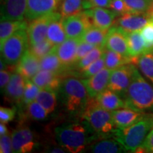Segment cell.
Here are the masks:
<instances>
[{
    "instance_id": "1",
    "label": "cell",
    "mask_w": 153,
    "mask_h": 153,
    "mask_svg": "<svg viewBox=\"0 0 153 153\" xmlns=\"http://www.w3.org/2000/svg\"><path fill=\"white\" fill-rule=\"evenodd\" d=\"M54 133L61 148L72 153L84 151L98 136L85 120L62 124L55 128Z\"/></svg>"
},
{
    "instance_id": "2",
    "label": "cell",
    "mask_w": 153,
    "mask_h": 153,
    "mask_svg": "<svg viewBox=\"0 0 153 153\" xmlns=\"http://www.w3.org/2000/svg\"><path fill=\"white\" fill-rule=\"evenodd\" d=\"M123 99L127 108L153 114V85L143 77L134 63L131 85Z\"/></svg>"
},
{
    "instance_id": "3",
    "label": "cell",
    "mask_w": 153,
    "mask_h": 153,
    "mask_svg": "<svg viewBox=\"0 0 153 153\" xmlns=\"http://www.w3.org/2000/svg\"><path fill=\"white\" fill-rule=\"evenodd\" d=\"M152 128L153 114H146L138 121L128 127L116 129L112 137L123 145L127 152H135Z\"/></svg>"
},
{
    "instance_id": "4",
    "label": "cell",
    "mask_w": 153,
    "mask_h": 153,
    "mask_svg": "<svg viewBox=\"0 0 153 153\" xmlns=\"http://www.w3.org/2000/svg\"><path fill=\"white\" fill-rule=\"evenodd\" d=\"M59 91L63 106L71 114L83 111L89 101V96L83 81L74 76L62 79Z\"/></svg>"
},
{
    "instance_id": "5",
    "label": "cell",
    "mask_w": 153,
    "mask_h": 153,
    "mask_svg": "<svg viewBox=\"0 0 153 153\" xmlns=\"http://www.w3.org/2000/svg\"><path fill=\"white\" fill-rule=\"evenodd\" d=\"M82 118L99 137H112L117 129L113 120L112 112L99 106L94 98L89 99L82 111Z\"/></svg>"
},
{
    "instance_id": "6",
    "label": "cell",
    "mask_w": 153,
    "mask_h": 153,
    "mask_svg": "<svg viewBox=\"0 0 153 153\" xmlns=\"http://www.w3.org/2000/svg\"><path fill=\"white\" fill-rule=\"evenodd\" d=\"M27 28L16 31L1 45V57L7 65L16 66L28 49Z\"/></svg>"
},
{
    "instance_id": "7",
    "label": "cell",
    "mask_w": 153,
    "mask_h": 153,
    "mask_svg": "<svg viewBox=\"0 0 153 153\" xmlns=\"http://www.w3.org/2000/svg\"><path fill=\"white\" fill-rule=\"evenodd\" d=\"M62 25L68 38L80 39L88 28L94 26L87 11L62 19Z\"/></svg>"
},
{
    "instance_id": "8",
    "label": "cell",
    "mask_w": 153,
    "mask_h": 153,
    "mask_svg": "<svg viewBox=\"0 0 153 153\" xmlns=\"http://www.w3.org/2000/svg\"><path fill=\"white\" fill-rule=\"evenodd\" d=\"M133 63L125 65L112 70L107 88L118 93L123 98L131 85Z\"/></svg>"
},
{
    "instance_id": "9",
    "label": "cell",
    "mask_w": 153,
    "mask_h": 153,
    "mask_svg": "<svg viewBox=\"0 0 153 153\" xmlns=\"http://www.w3.org/2000/svg\"><path fill=\"white\" fill-rule=\"evenodd\" d=\"M60 2L59 0H27L25 19L31 22L54 13L59 8Z\"/></svg>"
},
{
    "instance_id": "10",
    "label": "cell",
    "mask_w": 153,
    "mask_h": 153,
    "mask_svg": "<svg viewBox=\"0 0 153 153\" xmlns=\"http://www.w3.org/2000/svg\"><path fill=\"white\" fill-rule=\"evenodd\" d=\"M151 20L147 13L128 12L116 19L114 26L126 33L139 31Z\"/></svg>"
},
{
    "instance_id": "11",
    "label": "cell",
    "mask_w": 153,
    "mask_h": 153,
    "mask_svg": "<svg viewBox=\"0 0 153 153\" xmlns=\"http://www.w3.org/2000/svg\"><path fill=\"white\" fill-rule=\"evenodd\" d=\"M13 152H30L36 146L33 133L28 127L17 128L11 134Z\"/></svg>"
},
{
    "instance_id": "12",
    "label": "cell",
    "mask_w": 153,
    "mask_h": 153,
    "mask_svg": "<svg viewBox=\"0 0 153 153\" xmlns=\"http://www.w3.org/2000/svg\"><path fill=\"white\" fill-rule=\"evenodd\" d=\"M57 11L40 18L34 19L28 24L27 33L29 45L39 43L47 38V31L49 24L53 20Z\"/></svg>"
},
{
    "instance_id": "13",
    "label": "cell",
    "mask_w": 153,
    "mask_h": 153,
    "mask_svg": "<svg viewBox=\"0 0 153 153\" xmlns=\"http://www.w3.org/2000/svg\"><path fill=\"white\" fill-rule=\"evenodd\" d=\"M126 33L116 26L111 28L108 30L105 41L106 48L117 52L124 56L131 57L129 54Z\"/></svg>"
},
{
    "instance_id": "14",
    "label": "cell",
    "mask_w": 153,
    "mask_h": 153,
    "mask_svg": "<svg viewBox=\"0 0 153 153\" xmlns=\"http://www.w3.org/2000/svg\"><path fill=\"white\" fill-rule=\"evenodd\" d=\"M111 70L104 68L93 76L83 79L89 98H95L104 89H106L108 85L110 74Z\"/></svg>"
},
{
    "instance_id": "15",
    "label": "cell",
    "mask_w": 153,
    "mask_h": 153,
    "mask_svg": "<svg viewBox=\"0 0 153 153\" xmlns=\"http://www.w3.org/2000/svg\"><path fill=\"white\" fill-rule=\"evenodd\" d=\"M27 0H1V20H24Z\"/></svg>"
},
{
    "instance_id": "16",
    "label": "cell",
    "mask_w": 153,
    "mask_h": 153,
    "mask_svg": "<svg viewBox=\"0 0 153 153\" xmlns=\"http://www.w3.org/2000/svg\"><path fill=\"white\" fill-rule=\"evenodd\" d=\"M80 39L68 38L60 45L54 46L53 51L66 68L75 65L76 51Z\"/></svg>"
},
{
    "instance_id": "17",
    "label": "cell",
    "mask_w": 153,
    "mask_h": 153,
    "mask_svg": "<svg viewBox=\"0 0 153 153\" xmlns=\"http://www.w3.org/2000/svg\"><path fill=\"white\" fill-rule=\"evenodd\" d=\"M40 70L41 60L28 49L16 65V72L24 76L26 79H32Z\"/></svg>"
},
{
    "instance_id": "18",
    "label": "cell",
    "mask_w": 153,
    "mask_h": 153,
    "mask_svg": "<svg viewBox=\"0 0 153 153\" xmlns=\"http://www.w3.org/2000/svg\"><path fill=\"white\" fill-rule=\"evenodd\" d=\"M26 79L16 72L12 74L11 79L4 90L6 99L11 103L22 102L24 97Z\"/></svg>"
},
{
    "instance_id": "19",
    "label": "cell",
    "mask_w": 153,
    "mask_h": 153,
    "mask_svg": "<svg viewBox=\"0 0 153 153\" xmlns=\"http://www.w3.org/2000/svg\"><path fill=\"white\" fill-rule=\"evenodd\" d=\"M86 11L91 16L94 26L103 29H110L118 16L112 10L104 7H94Z\"/></svg>"
},
{
    "instance_id": "20",
    "label": "cell",
    "mask_w": 153,
    "mask_h": 153,
    "mask_svg": "<svg viewBox=\"0 0 153 153\" xmlns=\"http://www.w3.org/2000/svg\"><path fill=\"white\" fill-rule=\"evenodd\" d=\"M111 112L113 120L117 128L128 127L138 121L146 114L127 107L116 109Z\"/></svg>"
},
{
    "instance_id": "21",
    "label": "cell",
    "mask_w": 153,
    "mask_h": 153,
    "mask_svg": "<svg viewBox=\"0 0 153 153\" xmlns=\"http://www.w3.org/2000/svg\"><path fill=\"white\" fill-rule=\"evenodd\" d=\"M95 100L99 106L110 111L126 107V101L123 97L108 88L95 97Z\"/></svg>"
},
{
    "instance_id": "22",
    "label": "cell",
    "mask_w": 153,
    "mask_h": 153,
    "mask_svg": "<svg viewBox=\"0 0 153 153\" xmlns=\"http://www.w3.org/2000/svg\"><path fill=\"white\" fill-rule=\"evenodd\" d=\"M31 80L41 89H50L55 91L60 89L62 82L60 74L45 70H40Z\"/></svg>"
},
{
    "instance_id": "23",
    "label": "cell",
    "mask_w": 153,
    "mask_h": 153,
    "mask_svg": "<svg viewBox=\"0 0 153 153\" xmlns=\"http://www.w3.org/2000/svg\"><path fill=\"white\" fill-rule=\"evenodd\" d=\"M63 17L60 12H57L54 18L50 23L47 31V39L54 45H60L68 39L65 30L62 25Z\"/></svg>"
},
{
    "instance_id": "24",
    "label": "cell",
    "mask_w": 153,
    "mask_h": 153,
    "mask_svg": "<svg viewBox=\"0 0 153 153\" xmlns=\"http://www.w3.org/2000/svg\"><path fill=\"white\" fill-rule=\"evenodd\" d=\"M91 152L94 153H118L127 152L123 145L116 139L107 138L93 143L90 146Z\"/></svg>"
},
{
    "instance_id": "25",
    "label": "cell",
    "mask_w": 153,
    "mask_h": 153,
    "mask_svg": "<svg viewBox=\"0 0 153 153\" xmlns=\"http://www.w3.org/2000/svg\"><path fill=\"white\" fill-rule=\"evenodd\" d=\"M28 26L27 22L25 20H1L0 45L16 31L22 28H27Z\"/></svg>"
},
{
    "instance_id": "26",
    "label": "cell",
    "mask_w": 153,
    "mask_h": 153,
    "mask_svg": "<svg viewBox=\"0 0 153 153\" xmlns=\"http://www.w3.org/2000/svg\"><path fill=\"white\" fill-rule=\"evenodd\" d=\"M135 58L124 56L117 52H115L111 50L106 48L104 53L105 66L110 70H114L115 69L125 65L134 63Z\"/></svg>"
},
{
    "instance_id": "27",
    "label": "cell",
    "mask_w": 153,
    "mask_h": 153,
    "mask_svg": "<svg viewBox=\"0 0 153 153\" xmlns=\"http://www.w3.org/2000/svg\"><path fill=\"white\" fill-rule=\"evenodd\" d=\"M128 45L130 56L137 58L145 53L144 41L141 35L140 30L126 33Z\"/></svg>"
},
{
    "instance_id": "28",
    "label": "cell",
    "mask_w": 153,
    "mask_h": 153,
    "mask_svg": "<svg viewBox=\"0 0 153 153\" xmlns=\"http://www.w3.org/2000/svg\"><path fill=\"white\" fill-rule=\"evenodd\" d=\"M108 30L103 29V28L93 26L86 30L85 33L80 38V40L82 41L93 44L96 46L105 47V41H106Z\"/></svg>"
},
{
    "instance_id": "29",
    "label": "cell",
    "mask_w": 153,
    "mask_h": 153,
    "mask_svg": "<svg viewBox=\"0 0 153 153\" xmlns=\"http://www.w3.org/2000/svg\"><path fill=\"white\" fill-rule=\"evenodd\" d=\"M48 114L53 112L57 106L56 91L50 89H41L36 98Z\"/></svg>"
},
{
    "instance_id": "30",
    "label": "cell",
    "mask_w": 153,
    "mask_h": 153,
    "mask_svg": "<svg viewBox=\"0 0 153 153\" xmlns=\"http://www.w3.org/2000/svg\"><path fill=\"white\" fill-rule=\"evenodd\" d=\"M66 68L53 49L51 53L41 60V70H48L61 74L66 70Z\"/></svg>"
},
{
    "instance_id": "31",
    "label": "cell",
    "mask_w": 153,
    "mask_h": 153,
    "mask_svg": "<svg viewBox=\"0 0 153 153\" xmlns=\"http://www.w3.org/2000/svg\"><path fill=\"white\" fill-rule=\"evenodd\" d=\"M134 64L153 85V53H145L135 59Z\"/></svg>"
},
{
    "instance_id": "32",
    "label": "cell",
    "mask_w": 153,
    "mask_h": 153,
    "mask_svg": "<svg viewBox=\"0 0 153 153\" xmlns=\"http://www.w3.org/2000/svg\"><path fill=\"white\" fill-rule=\"evenodd\" d=\"M85 0H62L60 7L63 18L79 14L84 8Z\"/></svg>"
},
{
    "instance_id": "33",
    "label": "cell",
    "mask_w": 153,
    "mask_h": 153,
    "mask_svg": "<svg viewBox=\"0 0 153 153\" xmlns=\"http://www.w3.org/2000/svg\"><path fill=\"white\" fill-rule=\"evenodd\" d=\"M26 111L28 117L34 120H45L49 114L48 112L36 100L26 105Z\"/></svg>"
},
{
    "instance_id": "34",
    "label": "cell",
    "mask_w": 153,
    "mask_h": 153,
    "mask_svg": "<svg viewBox=\"0 0 153 153\" xmlns=\"http://www.w3.org/2000/svg\"><path fill=\"white\" fill-rule=\"evenodd\" d=\"M104 48L105 47L104 46H97L94 48L92 51H90L87 55H85L79 62L76 63V68L79 69V71H81V70L87 68V66H89L91 63L102 57L105 53V50H106Z\"/></svg>"
},
{
    "instance_id": "35",
    "label": "cell",
    "mask_w": 153,
    "mask_h": 153,
    "mask_svg": "<svg viewBox=\"0 0 153 153\" xmlns=\"http://www.w3.org/2000/svg\"><path fill=\"white\" fill-rule=\"evenodd\" d=\"M54 46L55 45L46 38L39 43H35L33 45H29L28 49L35 56L41 60L43 57L53 51Z\"/></svg>"
},
{
    "instance_id": "36",
    "label": "cell",
    "mask_w": 153,
    "mask_h": 153,
    "mask_svg": "<svg viewBox=\"0 0 153 153\" xmlns=\"http://www.w3.org/2000/svg\"><path fill=\"white\" fill-rule=\"evenodd\" d=\"M131 12L147 13L153 5L152 0H124Z\"/></svg>"
},
{
    "instance_id": "37",
    "label": "cell",
    "mask_w": 153,
    "mask_h": 153,
    "mask_svg": "<svg viewBox=\"0 0 153 153\" xmlns=\"http://www.w3.org/2000/svg\"><path fill=\"white\" fill-rule=\"evenodd\" d=\"M145 48V53H153V21L150 20L140 30Z\"/></svg>"
},
{
    "instance_id": "38",
    "label": "cell",
    "mask_w": 153,
    "mask_h": 153,
    "mask_svg": "<svg viewBox=\"0 0 153 153\" xmlns=\"http://www.w3.org/2000/svg\"><path fill=\"white\" fill-rule=\"evenodd\" d=\"M40 89L41 88L38 87L36 84H34L31 79H26L24 97H23L22 102L26 106L28 104L36 100Z\"/></svg>"
},
{
    "instance_id": "39",
    "label": "cell",
    "mask_w": 153,
    "mask_h": 153,
    "mask_svg": "<svg viewBox=\"0 0 153 153\" xmlns=\"http://www.w3.org/2000/svg\"><path fill=\"white\" fill-rule=\"evenodd\" d=\"M105 67V60H104V54L102 57L99 58L98 60H95L94 62L91 63L89 66L84 69V70H81L82 76L85 78L90 77V76H93L94 74H97L100 70L104 68Z\"/></svg>"
},
{
    "instance_id": "40",
    "label": "cell",
    "mask_w": 153,
    "mask_h": 153,
    "mask_svg": "<svg viewBox=\"0 0 153 153\" xmlns=\"http://www.w3.org/2000/svg\"><path fill=\"white\" fill-rule=\"evenodd\" d=\"M108 8L116 13L118 16L131 12L124 0H111Z\"/></svg>"
},
{
    "instance_id": "41",
    "label": "cell",
    "mask_w": 153,
    "mask_h": 153,
    "mask_svg": "<svg viewBox=\"0 0 153 153\" xmlns=\"http://www.w3.org/2000/svg\"><path fill=\"white\" fill-rule=\"evenodd\" d=\"M95 45L89 43L87 42L82 41L80 40L79 44L78 45L77 51H76V63L83 58L85 55H87L90 51L96 48ZM75 63V64H76Z\"/></svg>"
},
{
    "instance_id": "42",
    "label": "cell",
    "mask_w": 153,
    "mask_h": 153,
    "mask_svg": "<svg viewBox=\"0 0 153 153\" xmlns=\"http://www.w3.org/2000/svg\"><path fill=\"white\" fill-rule=\"evenodd\" d=\"M13 152L12 139L9 133L1 135L0 137V152L10 153Z\"/></svg>"
},
{
    "instance_id": "43",
    "label": "cell",
    "mask_w": 153,
    "mask_h": 153,
    "mask_svg": "<svg viewBox=\"0 0 153 153\" xmlns=\"http://www.w3.org/2000/svg\"><path fill=\"white\" fill-rule=\"evenodd\" d=\"M15 114H16L15 108L1 106L0 108V121L4 123H8L9 122L14 119Z\"/></svg>"
},
{
    "instance_id": "44",
    "label": "cell",
    "mask_w": 153,
    "mask_h": 153,
    "mask_svg": "<svg viewBox=\"0 0 153 153\" xmlns=\"http://www.w3.org/2000/svg\"><path fill=\"white\" fill-rule=\"evenodd\" d=\"M135 152H152L153 153V128L147 135L144 143Z\"/></svg>"
},
{
    "instance_id": "45",
    "label": "cell",
    "mask_w": 153,
    "mask_h": 153,
    "mask_svg": "<svg viewBox=\"0 0 153 153\" xmlns=\"http://www.w3.org/2000/svg\"><path fill=\"white\" fill-rule=\"evenodd\" d=\"M16 67H14L13 68H9V70H3L0 72V88L1 91L4 90L5 87L8 85V83L10 81L11 75H12L14 69H16Z\"/></svg>"
},
{
    "instance_id": "46",
    "label": "cell",
    "mask_w": 153,
    "mask_h": 153,
    "mask_svg": "<svg viewBox=\"0 0 153 153\" xmlns=\"http://www.w3.org/2000/svg\"><path fill=\"white\" fill-rule=\"evenodd\" d=\"M111 0H85L84 8L91 9L94 7H104L108 8Z\"/></svg>"
},
{
    "instance_id": "47",
    "label": "cell",
    "mask_w": 153,
    "mask_h": 153,
    "mask_svg": "<svg viewBox=\"0 0 153 153\" xmlns=\"http://www.w3.org/2000/svg\"><path fill=\"white\" fill-rule=\"evenodd\" d=\"M8 133V129L7 126H5V123H0V135H4Z\"/></svg>"
},
{
    "instance_id": "48",
    "label": "cell",
    "mask_w": 153,
    "mask_h": 153,
    "mask_svg": "<svg viewBox=\"0 0 153 153\" xmlns=\"http://www.w3.org/2000/svg\"><path fill=\"white\" fill-rule=\"evenodd\" d=\"M147 14H148L149 15V16L150 17L151 20H153V5L152 6V7L150 9V10L147 12Z\"/></svg>"
},
{
    "instance_id": "49",
    "label": "cell",
    "mask_w": 153,
    "mask_h": 153,
    "mask_svg": "<svg viewBox=\"0 0 153 153\" xmlns=\"http://www.w3.org/2000/svg\"><path fill=\"white\" fill-rule=\"evenodd\" d=\"M59 1H62V0H59Z\"/></svg>"
},
{
    "instance_id": "50",
    "label": "cell",
    "mask_w": 153,
    "mask_h": 153,
    "mask_svg": "<svg viewBox=\"0 0 153 153\" xmlns=\"http://www.w3.org/2000/svg\"><path fill=\"white\" fill-rule=\"evenodd\" d=\"M152 1H153V0H152Z\"/></svg>"
},
{
    "instance_id": "51",
    "label": "cell",
    "mask_w": 153,
    "mask_h": 153,
    "mask_svg": "<svg viewBox=\"0 0 153 153\" xmlns=\"http://www.w3.org/2000/svg\"><path fill=\"white\" fill-rule=\"evenodd\" d=\"M152 21H153V20H152Z\"/></svg>"
}]
</instances>
